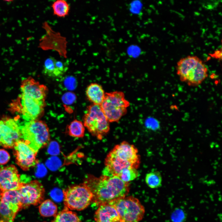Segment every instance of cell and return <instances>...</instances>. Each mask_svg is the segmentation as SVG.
<instances>
[{"label": "cell", "mask_w": 222, "mask_h": 222, "mask_svg": "<svg viewBox=\"0 0 222 222\" xmlns=\"http://www.w3.org/2000/svg\"><path fill=\"white\" fill-rule=\"evenodd\" d=\"M83 183L93 194L92 202L98 206L124 197L130 191L129 183L122 181L116 176L102 175L97 177L88 174L85 176Z\"/></svg>", "instance_id": "6da1fadb"}, {"label": "cell", "mask_w": 222, "mask_h": 222, "mask_svg": "<svg viewBox=\"0 0 222 222\" xmlns=\"http://www.w3.org/2000/svg\"><path fill=\"white\" fill-rule=\"evenodd\" d=\"M140 163L138 149L134 145L123 141L115 146L107 155L102 175L117 176L124 169H137Z\"/></svg>", "instance_id": "7a4b0ae2"}, {"label": "cell", "mask_w": 222, "mask_h": 222, "mask_svg": "<svg viewBox=\"0 0 222 222\" xmlns=\"http://www.w3.org/2000/svg\"><path fill=\"white\" fill-rule=\"evenodd\" d=\"M177 74L181 81L190 86L201 84L208 76V69L198 57L189 56L181 59L176 65Z\"/></svg>", "instance_id": "3957f363"}, {"label": "cell", "mask_w": 222, "mask_h": 222, "mask_svg": "<svg viewBox=\"0 0 222 222\" xmlns=\"http://www.w3.org/2000/svg\"><path fill=\"white\" fill-rule=\"evenodd\" d=\"M20 128L22 139L35 152L49 143V129L45 121L39 119L27 121Z\"/></svg>", "instance_id": "277c9868"}, {"label": "cell", "mask_w": 222, "mask_h": 222, "mask_svg": "<svg viewBox=\"0 0 222 222\" xmlns=\"http://www.w3.org/2000/svg\"><path fill=\"white\" fill-rule=\"evenodd\" d=\"M130 105L121 91L105 92V96L100 105L103 113L110 122H118L127 113Z\"/></svg>", "instance_id": "5b68a950"}, {"label": "cell", "mask_w": 222, "mask_h": 222, "mask_svg": "<svg viewBox=\"0 0 222 222\" xmlns=\"http://www.w3.org/2000/svg\"><path fill=\"white\" fill-rule=\"evenodd\" d=\"M83 120L84 126L98 140H101L110 130V122L99 105L92 104L88 106Z\"/></svg>", "instance_id": "8992f818"}, {"label": "cell", "mask_w": 222, "mask_h": 222, "mask_svg": "<svg viewBox=\"0 0 222 222\" xmlns=\"http://www.w3.org/2000/svg\"><path fill=\"white\" fill-rule=\"evenodd\" d=\"M65 207L70 210H83L92 201L93 194L84 183L70 186L63 190Z\"/></svg>", "instance_id": "52a82bcc"}, {"label": "cell", "mask_w": 222, "mask_h": 222, "mask_svg": "<svg viewBox=\"0 0 222 222\" xmlns=\"http://www.w3.org/2000/svg\"><path fill=\"white\" fill-rule=\"evenodd\" d=\"M109 204L115 208L121 222H138L144 216V206L137 198L133 196H125Z\"/></svg>", "instance_id": "ba28073f"}, {"label": "cell", "mask_w": 222, "mask_h": 222, "mask_svg": "<svg viewBox=\"0 0 222 222\" xmlns=\"http://www.w3.org/2000/svg\"><path fill=\"white\" fill-rule=\"evenodd\" d=\"M45 101L38 100L21 94L11 106L27 121L38 119L44 112Z\"/></svg>", "instance_id": "9c48e42d"}, {"label": "cell", "mask_w": 222, "mask_h": 222, "mask_svg": "<svg viewBox=\"0 0 222 222\" xmlns=\"http://www.w3.org/2000/svg\"><path fill=\"white\" fill-rule=\"evenodd\" d=\"M22 209L18 190L0 191V222H14Z\"/></svg>", "instance_id": "30bf717a"}, {"label": "cell", "mask_w": 222, "mask_h": 222, "mask_svg": "<svg viewBox=\"0 0 222 222\" xmlns=\"http://www.w3.org/2000/svg\"><path fill=\"white\" fill-rule=\"evenodd\" d=\"M18 190L23 209L31 205H37L43 201L45 188L38 180H33L27 183H23Z\"/></svg>", "instance_id": "8fae6325"}, {"label": "cell", "mask_w": 222, "mask_h": 222, "mask_svg": "<svg viewBox=\"0 0 222 222\" xmlns=\"http://www.w3.org/2000/svg\"><path fill=\"white\" fill-rule=\"evenodd\" d=\"M20 126L15 119L5 117L0 120V146L7 149L13 148L21 139Z\"/></svg>", "instance_id": "7c38bea8"}, {"label": "cell", "mask_w": 222, "mask_h": 222, "mask_svg": "<svg viewBox=\"0 0 222 222\" xmlns=\"http://www.w3.org/2000/svg\"><path fill=\"white\" fill-rule=\"evenodd\" d=\"M13 149L15 162L23 171H27L38 163L39 161L36 158L37 152L27 145L22 139L18 141Z\"/></svg>", "instance_id": "4fadbf2b"}, {"label": "cell", "mask_w": 222, "mask_h": 222, "mask_svg": "<svg viewBox=\"0 0 222 222\" xmlns=\"http://www.w3.org/2000/svg\"><path fill=\"white\" fill-rule=\"evenodd\" d=\"M23 183L15 166L0 167V191L18 190Z\"/></svg>", "instance_id": "5bb4252c"}, {"label": "cell", "mask_w": 222, "mask_h": 222, "mask_svg": "<svg viewBox=\"0 0 222 222\" xmlns=\"http://www.w3.org/2000/svg\"><path fill=\"white\" fill-rule=\"evenodd\" d=\"M20 89L21 94L39 101H45L48 92L47 86L31 77L23 80Z\"/></svg>", "instance_id": "9a60e30c"}, {"label": "cell", "mask_w": 222, "mask_h": 222, "mask_svg": "<svg viewBox=\"0 0 222 222\" xmlns=\"http://www.w3.org/2000/svg\"><path fill=\"white\" fill-rule=\"evenodd\" d=\"M94 219L96 222H121L115 208L109 204L99 206L95 213Z\"/></svg>", "instance_id": "2e32d148"}, {"label": "cell", "mask_w": 222, "mask_h": 222, "mask_svg": "<svg viewBox=\"0 0 222 222\" xmlns=\"http://www.w3.org/2000/svg\"><path fill=\"white\" fill-rule=\"evenodd\" d=\"M66 64L62 61L58 60L50 57L45 61L43 72L44 74L52 78L59 77L62 76L68 70Z\"/></svg>", "instance_id": "e0dca14e"}, {"label": "cell", "mask_w": 222, "mask_h": 222, "mask_svg": "<svg viewBox=\"0 0 222 222\" xmlns=\"http://www.w3.org/2000/svg\"><path fill=\"white\" fill-rule=\"evenodd\" d=\"M86 94L88 99L92 104L100 105L104 99L105 92L101 85L93 83L87 87Z\"/></svg>", "instance_id": "ac0fdd59"}, {"label": "cell", "mask_w": 222, "mask_h": 222, "mask_svg": "<svg viewBox=\"0 0 222 222\" xmlns=\"http://www.w3.org/2000/svg\"><path fill=\"white\" fill-rule=\"evenodd\" d=\"M40 215L44 217H55L57 214V205L50 199L43 200L39 206Z\"/></svg>", "instance_id": "d6986e66"}, {"label": "cell", "mask_w": 222, "mask_h": 222, "mask_svg": "<svg viewBox=\"0 0 222 222\" xmlns=\"http://www.w3.org/2000/svg\"><path fill=\"white\" fill-rule=\"evenodd\" d=\"M50 222H81L75 212L65 207L63 210L57 213L54 219Z\"/></svg>", "instance_id": "ffe728a7"}, {"label": "cell", "mask_w": 222, "mask_h": 222, "mask_svg": "<svg viewBox=\"0 0 222 222\" xmlns=\"http://www.w3.org/2000/svg\"><path fill=\"white\" fill-rule=\"evenodd\" d=\"M66 132L71 136L82 138L84 136V126L82 122L75 119L67 126Z\"/></svg>", "instance_id": "44dd1931"}, {"label": "cell", "mask_w": 222, "mask_h": 222, "mask_svg": "<svg viewBox=\"0 0 222 222\" xmlns=\"http://www.w3.org/2000/svg\"><path fill=\"white\" fill-rule=\"evenodd\" d=\"M53 14L59 17H64L68 14L70 7L66 1L59 0L53 2L52 5Z\"/></svg>", "instance_id": "7402d4cb"}, {"label": "cell", "mask_w": 222, "mask_h": 222, "mask_svg": "<svg viewBox=\"0 0 222 222\" xmlns=\"http://www.w3.org/2000/svg\"><path fill=\"white\" fill-rule=\"evenodd\" d=\"M145 181L147 185L150 188L154 189L160 187L162 182L160 172L158 171H155L147 173L146 175Z\"/></svg>", "instance_id": "603a6c76"}, {"label": "cell", "mask_w": 222, "mask_h": 222, "mask_svg": "<svg viewBox=\"0 0 222 222\" xmlns=\"http://www.w3.org/2000/svg\"><path fill=\"white\" fill-rule=\"evenodd\" d=\"M139 175L137 169L128 168L124 169L117 176L122 181L127 183L132 181Z\"/></svg>", "instance_id": "cb8c5ba5"}, {"label": "cell", "mask_w": 222, "mask_h": 222, "mask_svg": "<svg viewBox=\"0 0 222 222\" xmlns=\"http://www.w3.org/2000/svg\"><path fill=\"white\" fill-rule=\"evenodd\" d=\"M171 217L173 222H184L185 218V213L182 209H177L173 212Z\"/></svg>", "instance_id": "d4e9b609"}, {"label": "cell", "mask_w": 222, "mask_h": 222, "mask_svg": "<svg viewBox=\"0 0 222 222\" xmlns=\"http://www.w3.org/2000/svg\"><path fill=\"white\" fill-rule=\"evenodd\" d=\"M10 159V155L9 153L4 149H0V165L6 164Z\"/></svg>", "instance_id": "484cf974"}, {"label": "cell", "mask_w": 222, "mask_h": 222, "mask_svg": "<svg viewBox=\"0 0 222 222\" xmlns=\"http://www.w3.org/2000/svg\"><path fill=\"white\" fill-rule=\"evenodd\" d=\"M147 126L148 128L153 131H156L160 128L159 122L157 120L153 119L147 122Z\"/></svg>", "instance_id": "4316f807"}, {"label": "cell", "mask_w": 222, "mask_h": 222, "mask_svg": "<svg viewBox=\"0 0 222 222\" xmlns=\"http://www.w3.org/2000/svg\"><path fill=\"white\" fill-rule=\"evenodd\" d=\"M212 56L216 59H221L222 56L221 50H217L211 55Z\"/></svg>", "instance_id": "83f0119b"}]
</instances>
